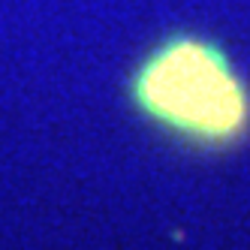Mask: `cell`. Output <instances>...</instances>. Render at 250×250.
I'll return each instance as SVG.
<instances>
[{
	"label": "cell",
	"mask_w": 250,
	"mask_h": 250,
	"mask_svg": "<svg viewBox=\"0 0 250 250\" xmlns=\"http://www.w3.org/2000/svg\"><path fill=\"white\" fill-rule=\"evenodd\" d=\"M136 97L145 109L196 139H229L244 127L247 97L223 55L196 40H175L142 66Z\"/></svg>",
	"instance_id": "cell-1"
}]
</instances>
